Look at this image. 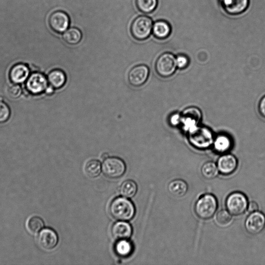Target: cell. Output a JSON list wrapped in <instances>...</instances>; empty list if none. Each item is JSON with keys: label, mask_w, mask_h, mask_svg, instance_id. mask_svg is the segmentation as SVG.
<instances>
[{"label": "cell", "mask_w": 265, "mask_h": 265, "mask_svg": "<svg viewBox=\"0 0 265 265\" xmlns=\"http://www.w3.org/2000/svg\"><path fill=\"white\" fill-rule=\"evenodd\" d=\"M187 134L189 143L197 149L205 150L213 145L215 137L207 127L198 125Z\"/></svg>", "instance_id": "1"}, {"label": "cell", "mask_w": 265, "mask_h": 265, "mask_svg": "<svg viewBox=\"0 0 265 265\" xmlns=\"http://www.w3.org/2000/svg\"><path fill=\"white\" fill-rule=\"evenodd\" d=\"M110 211L115 219L121 221L130 220L136 214L134 204L123 197L115 199L110 205Z\"/></svg>", "instance_id": "2"}, {"label": "cell", "mask_w": 265, "mask_h": 265, "mask_svg": "<svg viewBox=\"0 0 265 265\" xmlns=\"http://www.w3.org/2000/svg\"><path fill=\"white\" fill-rule=\"evenodd\" d=\"M218 204L216 197L206 194L198 199L195 205V212L197 216L202 220H208L216 214Z\"/></svg>", "instance_id": "3"}, {"label": "cell", "mask_w": 265, "mask_h": 265, "mask_svg": "<svg viewBox=\"0 0 265 265\" xmlns=\"http://www.w3.org/2000/svg\"><path fill=\"white\" fill-rule=\"evenodd\" d=\"M153 25V21L150 17L146 16L138 17L131 24V35L137 40H145L150 36Z\"/></svg>", "instance_id": "4"}, {"label": "cell", "mask_w": 265, "mask_h": 265, "mask_svg": "<svg viewBox=\"0 0 265 265\" xmlns=\"http://www.w3.org/2000/svg\"><path fill=\"white\" fill-rule=\"evenodd\" d=\"M177 68L176 57L172 53L165 52L160 55L155 64L156 73L161 77L172 76Z\"/></svg>", "instance_id": "5"}, {"label": "cell", "mask_w": 265, "mask_h": 265, "mask_svg": "<svg viewBox=\"0 0 265 265\" xmlns=\"http://www.w3.org/2000/svg\"><path fill=\"white\" fill-rule=\"evenodd\" d=\"M248 201L245 194L241 192H234L227 198L226 207L227 211L233 216H238L247 210Z\"/></svg>", "instance_id": "6"}, {"label": "cell", "mask_w": 265, "mask_h": 265, "mask_svg": "<svg viewBox=\"0 0 265 265\" xmlns=\"http://www.w3.org/2000/svg\"><path fill=\"white\" fill-rule=\"evenodd\" d=\"M104 174L112 179H117L123 175L126 170L124 162L117 157H108L102 166Z\"/></svg>", "instance_id": "7"}, {"label": "cell", "mask_w": 265, "mask_h": 265, "mask_svg": "<svg viewBox=\"0 0 265 265\" xmlns=\"http://www.w3.org/2000/svg\"><path fill=\"white\" fill-rule=\"evenodd\" d=\"M202 118L201 111L194 107L186 109L181 114V126L188 132L198 125Z\"/></svg>", "instance_id": "8"}, {"label": "cell", "mask_w": 265, "mask_h": 265, "mask_svg": "<svg viewBox=\"0 0 265 265\" xmlns=\"http://www.w3.org/2000/svg\"><path fill=\"white\" fill-rule=\"evenodd\" d=\"M48 80L40 72L33 73L26 81V90L32 94L38 95L45 92L48 87Z\"/></svg>", "instance_id": "9"}, {"label": "cell", "mask_w": 265, "mask_h": 265, "mask_svg": "<svg viewBox=\"0 0 265 265\" xmlns=\"http://www.w3.org/2000/svg\"><path fill=\"white\" fill-rule=\"evenodd\" d=\"M70 23L69 15L61 11L54 12L48 18V24L50 29L57 33H62L67 30Z\"/></svg>", "instance_id": "10"}, {"label": "cell", "mask_w": 265, "mask_h": 265, "mask_svg": "<svg viewBox=\"0 0 265 265\" xmlns=\"http://www.w3.org/2000/svg\"><path fill=\"white\" fill-rule=\"evenodd\" d=\"M245 226L249 234L258 235L265 228V216L258 211L251 213L245 221Z\"/></svg>", "instance_id": "11"}, {"label": "cell", "mask_w": 265, "mask_h": 265, "mask_svg": "<svg viewBox=\"0 0 265 265\" xmlns=\"http://www.w3.org/2000/svg\"><path fill=\"white\" fill-rule=\"evenodd\" d=\"M149 75V69L145 65H137L132 68L128 74V81L132 86L138 87L143 85Z\"/></svg>", "instance_id": "12"}, {"label": "cell", "mask_w": 265, "mask_h": 265, "mask_svg": "<svg viewBox=\"0 0 265 265\" xmlns=\"http://www.w3.org/2000/svg\"><path fill=\"white\" fill-rule=\"evenodd\" d=\"M226 13L230 15H237L245 12L249 6V0H219Z\"/></svg>", "instance_id": "13"}, {"label": "cell", "mask_w": 265, "mask_h": 265, "mask_svg": "<svg viewBox=\"0 0 265 265\" xmlns=\"http://www.w3.org/2000/svg\"><path fill=\"white\" fill-rule=\"evenodd\" d=\"M217 165L220 173L224 175H229L236 170L238 161L233 154H224L219 158Z\"/></svg>", "instance_id": "14"}, {"label": "cell", "mask_w": 265, "mask_h": 265, "mask_svg": "<svg viewBox=\"0 0 265 265\" xmlns=\"http://www.w3.org/2000/svg\"><path fill=\"white\" fill-rule=\"evenodd\" d=\"M38 241L42 248L49 250L54 249L57 246L58 237L54 230L46 228L40 232Z\"/></svg>", "instance_id": "15"}, {"label": "cell", "mask_w": 265, "mask_h": 265, "mask_svg": "<svg viewBox=\"0 0 265 265\" xmlns=\"http://www.w3.org/2000/svg\"><path fill=\"white\" fill-rule=\"evenodd\" d=\"M9 75L13 83L17 84L23 83L30 76V69L26 64L18 63L11 68Z\"/></svg>", "instance_id": "16"}, {"label": "cell", "mask_w": 265, "mask_h": 265, "mask_svg": "<svg viewBox=\"0 0 265 265\" xmlns=\"http://www.w3.org/2000/svg\"><path fill=\"white\" fill-rule=\"evenodd\" d=\"M132 228L129 224L124 221L115 223L112 229L113 237L117 240H127L132 234Z\"/></svg>", "instance_id": "17"}, {"label": "cell", "mask_w": 265, "mask_h": 265, "mask_svg": "<svg viewBox=\"0 0 265 265\" xmlns=\"http://www.w3.org/2000/svg\"><path fill=\"white\" fill-rule=\"evenodd\" d=\"M171 26L167 21L158 20L153 25V34L158 39L163 40L168 38L171 35Z\"/></svg>", "instance_id": "18"}, {"label": "cell", "mask_w": 265, "mask_h": 265, "mask_svg": "<svg viewBox=\"0 0 265 265\" xmlns=\"http://www.w3.org/2000/svg\"><path fill=\"white\" fill-rule=\"evenodd\" d=\"M213 146L217 153H226L232 147V141L228 136L221 134L215 138Z\"/></svg>", "instance_id": "19"}, {"label": "cell", "mask_w": 265, "mask_h": 265, "mask_svg": "<svg viewBox=\"0 0 265 265\" xmlns=\"http://www.w3.org/2000/svg\"><path fill=\"white\" fill-rule=\"evenodd\" d=\"M168 190L173 196L178 198L182 197L187 193L188 186L184 180L176 179L169 184Z\"/></svg>", "instance_id": "20"}, {"label": "cell", "mask_w": 265, "mask_h": 265, "mask_svg": "<svg viewBox=\"0 0 265 265\" xmlns=\"http://www.w3.org/2000/svg\"><path fill=\"white\" fill-rule=\"evenodd\" d=\"M48 82L54 89H60L65 84L66 75L61 70H54L51 71L47 77Z\"/></svg>", "instance_id": "21"}, {"label": "cell", "mask_w": 265, "mask_h": 265, "mask_svg": "<svg viewBox=\"0 0 265 265\" xmlns=\"http://www.w3.org/2000/svg\"><path fill=\"white\" fill-rule=\"evenodd\" d=\"M63 38L66 43L70 45H76L81 41L82 33L78 29L71 28L64 33Z\"/></svg>", "instance_id": "22"}, {"label": "cell", "mask_w": 265, "mask_h": 265, "mask_svg": "<svg viewBox=\"0 0 265 265\" xmlns=\"http://www.w3.org/2000/svg\"><path fill=\"white\" fill-rule=\"evenodd\" d=\"M217 165L212 161H209L202 166L201 173L203 176L208 180L216 178L219 174Z\"/></svg>", "instance_id": "23"}, {"label": "cell", "mask_w": 265, "mask_h": 265, "mask_svg": "<svg viewBox=\"0 0 265 265\" xmlns=\"http://www.w3.org/2000/svg\"><path fill=\"white\" fill-rule=\"evenodd\" d=\"M138 191L137 183L132 180H128L121 184L120 188L121 195L126 198H132L134 197Z\"/></svg>", "instance_id": "24"}, {"label": "cell", "mask_w": 265, "mask_h": 265, "mask_svg": "<svg viewBox=\"0 0 265 265\" xmlns=\"http://www.w3.org/2000/svg\"><path fill=\"white\" fill-rule=\"evenodd\" d=\"M102 172L101 163L97 160H91L86 165L85 172L90 178H94L100 175Z\"/></svg>", "instance_id": "25"}, {"label": "cell", "mask_w": 265, "mask_h": 265, "mask_svg": "<svg viewBox=\"0 0 265 265\" xmlns=\"http://www.w3.org/2000/svg\"><path fill=\"white\" fill-rule=\"evenodd\" d=\"M136 6L138 10L145 14L153 12L157 6V0H136Z\"/></svg>", "instance_id": "26"}, {"label": "cell", "mask_w": 265, "mask_h": 265, "mask_svg": "<svg viewBox=\"0 0 265 265\" xmlns=\"http://www.w3.org/2000/svg\"><path fill=\"white\" fill-rule=\"evenodd\" d=\"M115 250L119 256L126 257L130 255L134 249L129 242L127 240H120L116 244Z\"/></svg>", "instance_id": "27"}, {"label": "cell", "mask_w": 265, "mask_h": 265, "mask_svg": "<svg viewBox=\"0 0 265 265\" xmlns=\"http://www.w3.org/2000/svg\"><path fill=\"white\" fill-rule=\"evenodd\" d=\"M231 216L227 210H221L216 214L215 221L218 226L225 227L231 223L232 221Z\"/></svg>", "instance_id": "28"}, {"label": "cell", "mask_w": 265, "mask_h": 265, "mask_svg": "<svg viewBox=\"0 0 265 265\" xmlns=\"http://www.w3.org/2000/svg\"><path fill=\"white\" fill-rule=\"evenodd\" d=\"M27 227L31 233L37 234L43 228L44 222L39 217H33L29 220Z\"/></svg>", "instance_id": "29"}, {"label": "cell", "mask_w": 265, "mask_h": 265, "mask_svg": "<svg viewBox=\"0 0 265 265\" xmlns=\"http://www.w3.org/2000/svg\"><path fill=\"white\" fill-rule=\"evenodd\" d=\"M11 110L8 105L0 98V123L6 122L10 118Z\"/></svg>", "instance_id": "30"}, {"label": "cell", "mask_w": 265, "mask_h": 265, "mask_svg": "<svg viewBox=\"0 0 265 265\" xmlns=\"http://www.w3.org/2000/svg\"><path fill=\"white\" fill-rule=\"evenodd\" d=\"M7 92L9 96L11 98H17L20 96L22 90L19 85L13 83L8 86Z\"/></svg>", "instance_id": "31"}, {"label": "cell", "mask_w": 265, "mask_h": 265, "mask_svg": "<svg viewBox=\"0 0 265 265\" xmlns=\"http://www.w3.org/2000/svg\"><path fill=\"white\" fill-rule=\"evenodd\" d=\"M177 68L180 69H184L189 64V58L185 55H180L176 57Z\"/></svg>", "instance_id": "32"}, {"label": "cell", "mask_w": 265, "mask_h": 265, "mask_svg": "<svg viewBox=\"0 0 265 265\" xmlns=\"http://www.w3.org/2000/svg\"><path fill=\"white\" fill-rule=\"evenodd\" d=\"M170 124L173 126H177L181 125V114L175 113L172 114L169 118Z\"/></svg>", "instance_id": "33"}, {"label": "cell", "mask_w": 265, "mask_h": 265, "mask_svg": "<svg viewBox=\"0 0 265 265\" xmlns=\"http://www.w3.org/2000/svg\"><path fill=\"white\" fill-rule=\"evenodd\" d=\"M258 109L259 115L265 119V95L260 99L258 103Z\"/></svg>", "instance_id": "34"}, {"label": "cell", "mask_w": 265, "mask_h": 265, "mask_svg": "<svg viewBox=\"0 0 265 265\" xmlns=\"http://www.w3.org/2000/svg\"><path fill=\"white\" fill-rule=\"evenodd\" d=\"M258 208V205L256 202H251L248 203L247 210L249 213H253L257 211Z\"/></svg>", "instance_id": "35"}, {"label": "cell", "mask_w": 265, "mask_h": 265, "mask_svg": "<svg viewBox=\"0 0 265 265\" xmlns=\"http://www.w3.org/2000/svg\"><path fill=\"white\" fill-rule=\"evenodd\" d=\"M45 92L48 95H51L54 92V88L51 86H48Z\"/></svg>", "instance_id": "36"}, {"label": "cell", "mask_w": 265, "mask_h": 265, "mask_svg": "<svg viewBox=\"0 0 265 265\" xmlns=\"http://www.w3.org/2000/svg\"><path fill=\"white\" fill-rule=\"evenodd\" d=\"M102 158H103V159H104V158L106 159V158H107L108 157H109V155H108V153H104V154L102 155Z\"/></svg>", "instance_id": "37"}]
</instances>
